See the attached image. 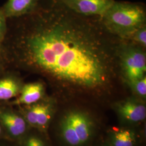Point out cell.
Returning <instances> with one entry per match:
<instances>
[{"label":"cell","instance_id":"obj_13","mask_svg":"<svg viewBox=\"0 0 146 146\" xmlns=\"http://www.w3.org/2000/svg\"><path fill=\"white\" fill-rule=\"evenodd\" d=\"M131 86V89L141 98H145L146 96V76L143 78L128 82Z\"/></svg>","mask_w":146,"mask_h":146},{"label":"cell","instance_id":"obj_3","mask_svg":"<svg viewBox=\"0 0 146 146\" xmlns=\"http://www.w3.org/2000/svg\"><path fill=\"white\" fill-rule=\"evenodd\" d=\"M94 123L91 117L82 111L74 110L61 120L60 131L64 142L69 146H81L91 138Z\"/></svg>","mask_w":146,"mask_h":146},{"label":"cell","instance_id":"obj_16","mask_svg":"<svg viewBox=\"0 0 146 146\" xmlns=\"http://www.w3.org/2000/svg\"><path fill=\"white\" fill-rule=\"evenodd\" d=\"M5 17L3 11L0 10V42L3 40L5 34Z\"/></svg>","mask_w":146,"mask_h":146},{"label":"cell","instance_id":"obj_11","mask_svg":"<svg viewBox=\"0 0 146 146\" xmlns=\"http://www.w3.org/2000/svg\"><path fill=\"white\" fill-rule=\"evenodd\" d=\"M20 92V86L15 80L5 78L0 80V100H7L16 96Z\"/></svg>","mask_w":146,"mask_h":146},{"label":"cell","instance_id":"obj_10","mask_svg":"<svg viewBox=\"0 0 146 146\" xmlns=\"http://www.w3.org/2000/svg\"><path fill=\"white\" fill-rule=\"evenodd\" d=\"M38 1L39 0H8L3 11L7 17L23 15L34 11Z\"/></svg>","mask_w":146,"mask_h":146},{"label":"cell","instance_id":"obj_9","mask_svg":"<svg viewBox=\"0 0 146 146\" xmlns=\"http://www.w3.org/2000/svg\"><path fill=\"white\" fill-rule=\"evenodd\" d=\"M44 92L43 85L40 82L27 84L22 89L20 96L14 104L27 106L36 104L42 98Z\"/></svg>","mask_w":146,"mask_h":146},{"label":"cell","instance_id":"obj_2","mask_svg":"<svg viewBox=\"0 0 146 146\" xmlns=\"http://www.w3.org/2000/svg\"><path fill=\"white\" fill-rule=\"evenodd\" d=\"M102 17V23L110 33L121 37L131 36L145 26L146 14L140 5L114 2Z\"/></svg>","mask_w":146,"mask_h":146},{"label":"cell","instance_id":"obj_12","mask_svg":"<svg viewBox=\"0 0 146 146\" xmlns=\"http://www.w3.org/2000/svg\"><path fill=\"white\" fill-rule=\"evenodd\" d=\"M111 141L113 146H134L136 142L135 133L129 129H118L113 133Z\"/></svg>","mask_w":146,"mask_h":146},{"label":"cell","instance_id":"obj_6","mask_svg":"<svg viewBox=\"0 0 146 146\" xmlns=\"http://www.w3.org/2000/svg\"><path fill=\"white\" fill-rule=\"evenodd\" d=\"M25 113L27 123L42 131L46 130L53 115V106L50 102L30 105Z\"/></svg>","mask_w":146,"mask_h":146},{"label":"cell","instance_id":"obj_17","mask_svg":"<svg viewBox=\"0 0 146 146\" xmlns=\"http://www.w3.org/2000/svg\"><path fill=\"white\" fill-rule=\"evenodd\" d=\"M1 133H2V129H1V127L0 126V135L1 134Z\"/></svg>","mask_w":146,"mask_h":146},{"label":"cell","instance_id":"obj_4","mask_svg":"<svg viewBox=\"0 0 146 146\" xmlns=\"http://www.w3.org/2000/svg\"><path fill=\"white\" fill-rule=\"evenodd\" d=\"M121 67L128 82L143 78L146 71V54L140 48L128 46L121 48Z\"/></svg>","mask_w":146,"mask_h":146},{"label":"cell","instance_id":"obj_7","mask_svg":"<svg viewBox=\"0 0 146 146\" xmlns=\"http://www.w3.org/2000/svg\"><path fill=\"white\" fill-rule=\"evenodd\" d=\"M115 109L121 119L128 122L137 123L146 119V106L135 100L119 102L116 104Z\"/></svg>","mask_w":146,"mask_h":146},{"label":"cell","instance_id":"obj_14","mask_svg":"<svg viewBox=\"0 0 146 146\" xmlns=\"http://www.w3.org/2000/svg\"><path fill=\"white\" fill-rule=\"evenodd\" d=\"M135 41L143 47L146 46V29L145 26L137 29L132 35Z\"/></svg>","mask_w":146,"mask_h":146},{"label":"cell","instance_id":"obj_1","mask_svg":"<svg viewBox=\"0 0 146 146\" xmlns=\"http://www.w3.org/2000/svg\"><path fill=\"white\" fill-rule=\"evenodd\" d=\"M61 5L25 28L19 43L21 62L62 84L101 88L114 74L120 49L102 22Z\"/></svg>","mask_w":146,"mask_h":146},{"label":"cell","instance_id":"obj_8","mask_svg":"<svg viewBox=\"0 0 146 146\" xmlns=\"http://www.w3.org/2000/svg\"><path fill=\"white\" fill-rule=\"evenodd\" d=\"M0 121L11 135L20 137L27 130L26 121L22 116L8 110H0Z\"/></svg>","mask_w":146,"mask_h":146},{"label":"cell","instance_id":"obj_5","mask_svg":"<svg viewBox=\"0 0 146 146\" xmlns=\"http://www.w3.org/2000/svg\"><path fill=\"white\" fill-rule=\"evenodd\" d=\"M69 10L82 16H102L115 2L114 0H56Z\"/></svg>","mask_w":146,"mask_h":146},{"label":"cell","instance_id":"obj_15","mask_svg":"<svg viewBox=\"0 0 146 146\" xmlns=\"http://www.w3.org/2000/svg\"><path fill=\"white\" fill-rule=\"evenodd\" d=\"M25 146H46L41 139L35 136H31L26 141Z\"/></svg>","mask_w":146,"mask_h":146}]
</instances>
